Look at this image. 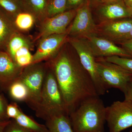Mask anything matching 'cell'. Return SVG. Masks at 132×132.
Returning a JSON list of instances; mask_svg holds the SVG:
<instances>
[{
  "mask_svg": "<svg viewBox=\"0 0 132 132\" xmlns=\"http://www.w3.org/2000/svg\"><path fill=\"white\" fill-rule=\"evenodd\" d=\"M122 48L126 50L132 57V40L126 41L121 43Z\"/></svg>",
  "mask_w": 132,
  "mask_h": 132,
  "instance_id": "obj_28",
  "label": "cell"
},
{
  "mask_svg": "<svg viewBox=\"0 0 132 132\" xmlns=\"http://www.w3.org/2000/svg\"><path fill=\"white\" fill-rule=\"evenodd\" d=\"M10 120L0 121V132H4L5 127L9 123Z\"/></svg>",
  "mask_w": 132,
  "mask_h": 132,
  "instance_id": "obj_30",
  "label": "cell"
},
{
  "mask_svg": "<svg viewBox=\"0 0 132 132\" xmlns=\"http://www.w3.org/2000/svg\"><path fill=\"white\" fill-rule=\"evenodd\" d=\"M82 1L83 0H67L68 9H72V8L80 5Z\"/></svg>",
  "mask_w": 132,
  "mask_h": 132,
  "instance_id": "obj_29",
  "label": "cell"
},
{
  "mask_svg": "<svg viewBox=\"0 0 132 132\" xmlns=\"http://www.w3.org/2000/svg\"><path fill=\"white\" fill-rule=\"evenodd\" d=\"M68 37L67 32L40 39L37 42L36 51L33 55L32 64L47 61L54 58L67 42Z\"/></svg>",
  "mask_w": 132,
  "mask_h": 132,
  "instance_id": "obj_9",
  "label": "cell"
},
{
  "mask_svg": "<svg viewBox=\"0 0 132 132\" xmlns=\"http://www.w3.org/2000/svg\"><path fill=\"white\" fill-rule=\"evenodd\" d=\"M67 41L75 50L81 64L92 78L98 95L105 94L107 89L99 76L95 56L88 42L78 38L69 37Z\"/></svg>",
  "mask_w": 132,
  "mask_h": 132,
  "instance_id": "obj_5",
  "label": "cell"
},
{
  "mask_svg": "<svg viewBox=\"0 0 132 132\" xmlns=\"http://www.w3.org/2000/svg\"><path fill=\"white\" fill-rule=\"evenodd\" d=\"M8 91L11 97L16 101L26 103L28 100L29 93L27 87L18 79L10 85Z\"/></svg>",
  "mask_w": 132,
  "mask_h": 132,
  "instance_id": "obj_20",
  "label": "cell"
},
{
  "mask_svg": "<svg viewBox=\"0 0 132 132\" xmlns=\"http://www.w3.org/2000/svg\"><path fill=\"white\" fill-rule=\"evenodd\" d=\"M48 132H74L69 116L67 114L55 116L46 121Z\"/></svg>",
  "mask_w": 132,
  "mask_h": 132,
  "instance_id": "obj_17",
  "label": "cell"
},
{
  "mask_svg": "<svg viewBox=\"0 0 132 132\" xmlns=\"http://www.w3.org/2000/svg\"><path fill=\"white\" fill-rule=\"evenodd\" d=\"M124 2L128 8L132 4V0H124Z\"/></svg>",
  "mask_w": 132,
  "mask_h": 132,
  "instance_id": "obj_31",
  "label": "cell"
},
{
  "mask_svg": "<svg viewBox=\"0 0 132 132\" xmlns=\"http://www.w3.org/2000/svg\"><path fill=\"white\" fill-rule=\"evenodd\" d=\"M24 68L19 67L6 51L0 52V87L8 90L20 77Z\"/></svg>",
  "mask_w": 132,
  "mask_h": 132,
  "instance_id": "obj_11",
  "label": "cell"
},
{
  "mask_svg": "<svg viewBox=\"0 0 132 132\" xmlns=\"http://www.w3.org/2000/svg\"><path fill=\"white\" fill-rule=\"evenodd\" d=\"M128 9H129V10H130V12H131V13L132 14V4L131 5V6H130V7L128 8Z\"/></svg>",
  "mask_w": 132,
  "mask_h": 132,
  "instance_id": "obj_34",
  "label": "cell"
},
{
  "mask_svg": "<svg viewBox=\"0 0 132 132\" xmlns=\"http://www.w3.org/2000/svg\"><path fill=\"white\" fill-rule=\"evenodd\" d=\"M106 121L109 132H121L132 126V103L124 100L106 107Z\"/></svg>",
  "mask_w": 132,
  "mask_h": 132,
  "instance_id": "obj_7",
  "label": "cell"
},
{
  "mask_svg": "<svg viewBox=\"0 0 132 132\" xmlns=\"http://www.w3.org/2000/svg\"><path fill=\"white\" fill-rule=\"evenodd\" d=\"M76 13L75 10H69L52 17L46 18L39 24L38 33L34 38L35 42L48 36L67 33Z\"/></svg>",
  "mask_w": 132,
  "mask_h": 132,
  "instance_id": "obj_8",
  "label": "cell"
},
{
  "mask_svg": "<svg viewBox=\"0 0 132 132\" xmlns=\"http://www.w3.org/2000/svg\"><path fill=\"white\" fill-rule=\"evenodd\" d=\"M124 94L125 100L130 101L132 103V76L128 82Z\"/></svg>",
  "mask_w": 132,
  "mask_h": 132,
  "instance_id": "obj_27",
  "label": "cell"
},
{
  "mask_svg": "<svg viewBox=\"0 0 132 132\" xmlns=\"http://www.w3.org/2000/svg\"><path fill=\"white\" fill-rule=\"evenodd\" d=\"M4 132H31L19 125L14 119L10 121Z\"/></svg>",
  "mask_w": 132,
  "mask_h": 132,
  "instance_id": "obj_25",
  "label": "cell"
},
{
  "mask_svg": "<svg viewBox=\"0 0 132 132\" xmlns=\"http://www.w3.org/2000/svg\"><path fill=\"white\" fill-rule=\"evenodd\" d=\"M116 2L102 7L100 13L103 17L108 20H113L132 18V14L124 2Z\"/></svg>",
  "mask_w": 132,
  "mask_h": 132,
  "instance_id": "obj_15",
  "label": "cell"
},
{
  "mask_svg": "<svg viewBox=\"0 0 132 132\" xmlns=\"http://www.w3.org/2000/svg\"><path fill=\"white\" fill-rule=\"evenodd\" d=\"M17 31L12 18L0 9V52L6 51L10 38Z\"/></svg>",
  "mask_w": 132,
  "mask_h": 132,
  "instance_id": "obj_14",
  "label": "cell"
},
{
  "mask_svg": "<svg viewBox=\"0 0 132 132\" xmlns=\"http://www.w3.org/2000/svg\"><path fill=\"white\" fill-rule=\"evenodd\" d=\"M12 20L16 30L23 33L30 31L37 23L34 15L24 11L17 14Z\"/></svg>",
  "mask_w": 132,
  "mask_h": 132,
  "instance_id": "obj_18",
  "label": "cell"
},
{
  "mask_svg": "<svg viewBox=\"0 0 132 132\" xmlns=\"http://www.w3.org/2000/svg\"><path fill=\"white\" fill-rule=\"evenodd\" d=\"M95 27L89 3L87 1L76 10L75 16L67 32L68 37L78 38L91 34Z\"/></svg>",
  "mask_w": 132,
  "mask_h": 132,
  "instance_id": "obj_10",
  "label": "cell"
},
{
  "mask_svg": "<svg viewBox=\"0 0 132 132\" xmlns=\"http://www.w3.org/2000/svg\"><path fill=\"white\" fill-rule=\"evenodd\" d=\"M47 67L46 62L31 64L23 69L18 79L27 87L29 97L26 104L34 111L40 101Z\"/></svg>",
  "mask_w": 132,
  "mask_h": 132,
  "instance_id": "obj_4",
  "label": "cell"
},
{
  "mask_svg": "<svg viewBox=\"0 0 132 132\" xmlns=\"http://www.w3.org/2000/svg\"><path fill=\"white\" fill-rule=\"evenodd\" d=\"M46 63L47 69L43 86L40 101L35 111L36 116L45 121L55 116L60 114L69 115V112L53 71Z\"/></svg>",
  "mask_w": 132,
  "mask_h": 132,
  "instance_id": "obj_3",
  "label": "cell"
},
{
  "mask_svg": "<svg viewBox=\"0 0 132 132\" xmlns=\"http://www.w3.org/2000/svg\"><path fill=\"white\" fill-rule=\"evenodd\" d=\"M105 59L106 61L117 64L132 73V58L113 56L106 57Z\"/></svg>",
  "mask_w": 132,
  "mask_h": 132,
  "instance_id": "obj_23",
  "label": "cell"
},
{
  "mask_svg": "<svg viewBox=\"0 0 132 132\" xmlns=\"http://www.w3.org/2000/svg\"><path fill=\"white\" fill-rule=\"evenodd\" d=\"M46 62L53 71L69 114L82 101L98 95L78 55L64 45L55 57Z\"/></svg>",
  "mask_w": 132,
  "mask_h": 132,
  "instance_id": "obj_1",
  "label": "cell"
},
{
  "mask_svg": "<svg viewBox=\"0 0 132 132\" xmlns=\"http://www.w3.org/2000/svg\"><path fill=\"white\" fill-rule=\"evenodd\" d=\"M129 40H132V27L131 29V32H130V37H129Z\"/></svg>",
  "mask_w": 132,
  "mask_h": 132,
  "instance_id": "obj_33",
  "label": "cell"
},
{
  "mask_svg": "<svg viewBox=\"0 0 132 132\" xmlns=\"http://www.w3.org/2000/svg\"><path fill=\"white\" fill-rule=\"evenodd\" d=\"M105 112L98 95L82 101L69 115L74 132H105Z\"/></svg>",
  "mask_w": 132,
  "mask_h": 132,
  "instance_id": "obj_2",
  "label": "cell"
},
{
  "mask_svg": "<svg viewBox=\"0 0 132 132\" xmlns=\"http://www.w3.org/2000/svg\"><path fill=\"white\" fill-rule=\"evenodd\" d=\"M0 8L12 19L17 14L23 11L20 0H0Z\"/></svg>",
  "mask_w": 132,
  "mask_h": 132,
  "instance_id": "obj_22",
  "label": "cell"
},
{
  "mask_svg": "<svg viewBox=\"0 0 132 132\" xmlns=\"http://www.w3.org/2000/svg\"><path fill=\"white\" fill-rule=\"evenodd\" d=\"M68 10L67 0H48L46 18L65 12Z\"/></svg>",
  "mask_w": 132,
  "mask_h": 132,
  "instance_id": "obj_21",
  "label": "cell"
},
{
  "mask_svg": "<svg viewBox=\"0 0 132 132\" xmlns=\"http://www.w3.org/2000/svg\"><path fill=\"white\" fill-rule=\"evenodd\" d=\"M8 104L6 101L0 96V121L8 120L6 114V108Z\"/></svg>",
  "mask_w": 132,
  "mask_h": 132,
  "instance_id": "obj_26",
  "label": "cell"
},
{
  "mask_svg": "<svg viewBox=\"0 0 132 132\" xmlns=\"http://www.w3.org/2000/svg\"><path fill=\"white\" fill-rule=\"evenodd\" d=\"M98 74L107 89L114 88L125 92L132 73L105 59L96 60Z\"/></svg>",
  "mask_w": 132,
  "mask_h": 132,
  "instance_id": "obj_6",
  "label": "cell"
},
{
  "mask_svg": "<svg viewBox=\"0 0 132 132\" xmlns=\"http://www.w3.org/2000/svg\"><path fill=\"white\" fill-rule=\"evenodd\" d=\"M132 27V18L109 22L103 27L104 32L113 39L122 43L129 39Z\"/></svg>",
  "mask_w": 132,
  "mask_h": 132,
  "instance_id": "obj_13",
  "label": "cell"
},
{
  "mask_svg": "<svg viewBox=\"0 0 132 132\" xmlns=\"http://www.w3.org/2000/svg\"><path fill=\"white\" fill-rule=\"evenodd\" d=\"M129 132H132V130H131V131H130Z\"/></svg>",
  "mask_w": 132,
  "mask_h": 132,
  "instance_id": "obj_35",
  "label": "cell"
},
{
  "mask_svg": "<svg viewBox=\"0 0 132 132\" xmlns=\"http://www.w3.org/2000/svg\"><path fill=\"white\" fill-rule=\"evenodd\" d=\"M14 120L20 126L31 132H48L46 125L36 122L22 111Z\"/></svg>",
  "mask_w": 132,
  "mask_h": 132,
  "instance_id": "obj_19",
  "label": "cell"
},
{
  "mask_svg": "<svg viewBox=\"0 0 132 132\" xmlns=\"http://www.w3.org/2000/svg\"><path fill=\"white\" fill-rule=\"evenodd\" d=\"M21 110L15 102L8 104L6 108V114L8 118L15 119L21 112Z\"/></svg>",
  "mask_w": 132,
  "mask_h": 132,
  "instance_id": "obj_24",
  "label": "cell"
},
{
  "mask_svg": "<svg viewBox=\"0 0 132 132\" xmlns=\"http://www.w3.org/2000/svg\"><path fill=\"white\" fill-rule=\"evenodd\" d=\"M88 42L95 57L118 56L132 58V56L123 48L119 47L106 39L91 36H89Z\"/></svg>",
  "mask_w": 132,
  "mask_h": 132,
  "instance_id": "obj_12",
  "label": "cell"
},
{
  "mask_svg": "<svg viewBox=\"0 0 132 132\" xmlns=\"http://www.w3.org/2000/svg\"><path fill=\"white\" fill-rule=\"evenodd\" d=\"M48 0H20L23 11L34 15L37 20V23L46 18V10Z\"/></svg>",
  "mask_w": 132,
  "mask_h": 132,
  "instance_id": "obj_16",
  "label": "cell"
},
{
  "mask_svg": "<svg viewBox=\"0 0 132 132\" xmlns=\"http://www.w3.org/2000/svg\"><path fill=\"white\" fill-rule=\"evenodd\" d=\"M104 1L106 2H116L119 1H120V0H104Z\"/></svg>",
  "mask_w": 132,
  "mask_h": 132,
  "instance_id": "obj_32",
  "label": "cell"
}]
</instances>
